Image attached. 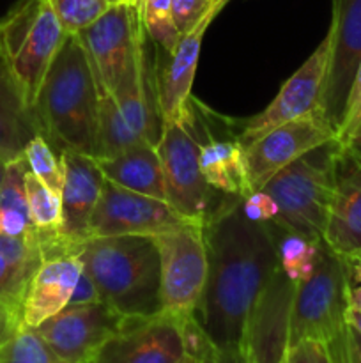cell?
Listing matches in <instances>:
<instances>
[{"label":"cell","mask_w":361,"mask_h":363,"mask_svg":"<svg viewBox=\"0 0 361 363\" xmlns=\"http://www.w3.org/2000/svg\"><path fill=\"white\" fill-rule=\"evenodd\" d=\"M207 279L195 318L218 351L243 350L258 298L278 269L271 223L255 222L227 195L204 223Z\"/></svg>","instance_id":"6da1fadb"},{"label":"cell","mask_w":361,"mask_h":363,"mask_svg":"<svg viewBox=\"0 0 361 363\" xmlns=\"http://www.w3.org/2000/svg\"><path fill=\"white\" fill-rule=\"evenodd\" d=\"M98 82L78 35H66L32 112L42 137L57 149L94 158L98 133Z\"/></svg>","instance_id":"7a4b0ae2"},{"label":"cell","mask_w":361,"mask_h":363,"mask_svg":"<svg viewBox=\"0 0 361 363\" xmlns=\"http://www.w3.org/2000/svg\"><path fill=\"white\" fill-rule=\"evenodd\" d=\"M78 257L101 300L124 318L161 314L159 252L152 238H88Z\"/></svg>","instance_id":"3957f363"},{"label":"cell","mask_w":361,"mask_h":363,"mask_svg":"<svg viewBox=\"0 0 361 363\" xmlns=\"http://www.w3.org/2000/svg\"><path fill=\"white\" fill-rule=\"evenodd\" d=\"M340 149L338 138H333L289 163L260 188L271 195L278 208L271 225L311 241L322 240Z\"/></svg>","instance_id":"277c9868"},{"label":"cell","mask_w":361,"mask_h":363,"mask_svg":"<svg viewBox=\"0 0 361 363\" xmlns=\"http://www.w3.org/2000/svg\"><path fill=\"white\" fill-rule=\"evenodd\" d=\"M66 35L50 0H20L0 20L7 73L30 108Z\"/></svg>","instance_id":"5b68a950"},{"label":"cell","mask_w":361,"mask_h":363,"mask_svg":"<svg viewBox=\"0 0 361 363\" xmlns=\"http://www.w3.org/2000/svg\"><path fill=\"white\" fill-rule=\"evenodd\" d=\"M347 308L343 261L321 241L311 275L294 286L289 346L306 339L328 347L338 344L347 330Z\"/></svg>","instance_id":"8992f818"},{"label":"cell","mask_w":361,"mask_h":363,"mask_svg":"<svg viewBox=\"0 0 361 363\" xmlns=\"http://www.w3.org/2000/svg\"><path fill=\"white\" fill-rule=\"evenodd\" d=\"M191 106L183 119L163 124L156 151L161 162L166 202L186 222L204 225L211 213V186L200 170V140L195 133Z\"/></svg>","instance_id":"52a82bcc"},{"label":"cell","mask_w":361,"mask_h":363,"mask_svg":"<svg viewBox=\"0 0 361 363\" xmlns=\"http://www.w3.org/2000/svg\"><path fill=\"white\" fill-rule=\"evenodd\" d=\"M152 240L159 252L161 314L183 321L195 315L207 279L204 225L184 223Z\"/></svg>","instance_id":"ba28073f"},{"label":"cell","mask_w":361,"mask_h":363,"mask_svg":"<svg viewBox=\"0 0 361 363\" xmlns=\"http://www.w3.org/2000/svg\"><path fill=\"white\" fill-rule=\"evenodd\" d=\"M190 223L161 199L126 190L105 179L91 218V238L158 236Z\"/></svg>","instance_id":"9c48e42d"},{"label":"cell","mask_w":361,"mask_h":363,"mask_svg":"<svg viewBox=\"0 0 361 363\" xmlns=\"http://www.w3.org/2000/svg\"><path fill=\"white\" fill-rule=\"evenodd\" d=\"M124 315L106 301L69 305L34 328L64 363H92L122 328Z\"/></svg>","instance_id":"30bf717a"},{"label":"cell","mask_w":361,"mask_h":363,"mask_svg":"<svg viewBox=\"0 0 361 363\" xmlns=\"http://www.w3.org/2000/svg\"><path fill=\"white\" fill-rule=\"evenodd\" d=\"M92 67L103 84L113 91L145 39L140 0L112 4L105 14L78 34Z\"/></svg>","instance_id":"8fae6325"},{"label":"cell","mask_w":361,"mask_h":363,"mask_svg":"<svg viewBox=\"0 0 361 363\" xmlns=\"http://www.w3.org/2000/svg\"><path fill=\"white\" fill-rule=\"evenodd\" d=\"M333 138H336V130L331 126L322 108H315L306 116L269 130L244 149L248 176L253 191L260 190L289 163L296 162L308 151Z\"/></svg>","instance_id":"7c38bea8"},{"label":"cell","mask_w":361,"mask_h":363,"mask_svg":"<svg viewBox=\"0 0 361 363\" xmlns=\"http://www.w3.org/2000/svg\"><path fill=\"white\" fill-rule=\"evenodd\" d=\"M329 46L331 39L329 34H326L314 53L282 85L276 98L260 113L246 121L243 131L236 137V140L244 149L273 128L306 116L315 108H321L322 91L328 73Z\"/></svg>","instance_id":"4fadbf2b"},{"label":"cell","mask_w":361,"mask_h":363,"mask_svg":"<svg viewBox=\"0 0 361 363\" xmlns=\"http://www.w3.org/2000/svg\"><path fill=\"white\" fill-rule=\"evenodd\" d=\"M329 62L321 108L338 131L347 96L361 64V0H333Z\"/></svg>","instance_id":"5bb4252c"},{"label":"cell","mask_w":361,"mask_h":363,"mask_svg":"<svg viewBox=\"0 0 361 363\" xmlns=\"http://www.w3.org/2000/svg\"><path fill=\"white\" fill-rule=\"evenodd\" d=\"M184 358L180 321L158 314L124 319L92 363H180Z\"/></svg>","instance_id":"9a60e30c"},{"label":"cell","mask_w":361,"mask_h":363,"mask_svg":"<svg viewBox=\"0 0 361 363\" xmlns=\"http://www.w3.org/2000/svg\"><path fill=\"white\" fill-rule=\"evenodd\" d=\"M294 286L296 284L278 266L248 323L243 350L251 363H282L285 357L289 347Z\"/></svg>","instance_id":"2e32d148"},{"label":"cell","mask_w":361,"mask_h":363,"mask_svg":"<svg viewBox=\"0 0 361 363\" xmlns=\"http://www.w3.org/2000/svg\"><path fill=\"white\" fill-rule=\"evenodd\" d=\"M60 162L64 169V183L60 190L62 220L59 236L78 254L81 245L91 238L88 227L101 195L105 176L96 158L71 149L60 151Z\"/></svg>","instance_id":"e0dca14e"},{"label":"cell","mask_w":361,"mask_h":363,"mask_svg":"<svg viewBox=\"0 0 361 363\" xmlns=\"http://www.w3.org/2000/svg\"><path fill=\"white\" fill-rule=\"evenodd\" d=\"M322 241L340 257L361 255V160L343 145Z\"/></svg>","instance_id":"ac0fdd59"},{"label":"cell","mask_w":361,"mask_h":363,"mask_svg":"<svg viewBox=\"0 0 361 363\" xmlns=\"http://www.w3.org/2000/svg\"><path fill=\"white\" fill-rule=\"evenodd\" d=\"M223 7H225V4L216 6L190 32L180 35L179 43L172 53H166L168 59L156 78L158 108L163 124L183 119L190 110L191 87H193L195 73H197L202 41H204L209 25L218 16Z\"/></svg>","instance_id":"d6986e66"},{"label":"cell","mask_w":361,"mask_h":363,"mask_svg":"<svg viewBox=\"0 0 361 363\" xmlns=\"http://www.w3.org/2000/svg\"><path fill=\"white\" fill-rule=\"evenodd\" d=\"M84 272L78 255L45 259L25 287L20 314L21 325L38 328L69 305L78 279Z\"/></svg>","instance_id":"ffe728a7"},{"label":"cell","mask_w":361,"mask_h":363,"mask_svg":"<svg viewBox=\"0 0 361 363\" xmlns=\"http://www.w3.org/2000/svg\"><path fill=\"white\" fill-rule=\"evenodd\" d=\"M144 41L138 46L126 73L113 89V96L130 126L149 144L156 145L163 123L158 108V92H152Z\"/></svg>","instance_id":"44dd1931"},{"label":"cell","mask_w":361,"mask_h":363,"mask_svg":"<svg viewBox=\"0 0 361 363\" xmlns=\"http://www.w3.org/2000/svg\"><path fill=\"white\" fill-rule=\"evenodd\" d=\"M200 170L205 183L230 197L246 199L253 194L248 176L246 151L236 138L200 142Z\"/></svg>","instance_id":"7402d4cb"},{"label":"cell","mask_w":361,"mask_h":363,"mask_svg":"<svg viewBox=\"0 0 361 363\" xmlns=\"http://www.w3.org/2000/svg\"><path fill=\"white\" fill-rule=\"evenodd\" d=\"M105 179L149 197L166 201L165 179L156 145L142 144L113 158L96 160Z\"/></svg>","instance_id":"603a6c76"},{"label":"cell","mask_w":361,"mask_h":363,"mask_svg":"<svg viewBox=\"0 0 361 363\" xmlns=\"http://www.w3.org/2000/svg\"><path fill=\"white\" fill-rule=\"evenodd\" d=\"M38 121L7 71H0V156L7 163L23 156L39 135Z\"/></svg>","instance_id":"cb8c5ba5"},{"label":"cell","mask_w":361,"mask_h":363,"mask_svg":"<svg viewBox=\"0 0 361 363\" xmlns=\"http://www.w3.org/2000/svg\"><path fill=\"white\" fill-rule=\"evenodd\" d=\"M96 82H98L99 103L94 158H113V156L122 155V152L138 147V145L149 144L130 126V123L117 105L113 92L103 84L98 74H96Z\"/></svg>","instance_id":"d4e9b609"},{"label":"cell","mask_w":361,"mask_h":363,"mask_svg":"<svg viewBox=\"0 0 361 363\" xmlns=\"http://www.w3.org/2000/svg\"><path fill=\"white\" fill-rule=\"evenodd\" d=\"M27 170L23 156L6 165V174L0 184V234L4 236L21 238L35 234L25 194Z\"/></svg>","instance_id":"484cf974"},{"label":"cell","mask_w":361,"mask_h":363,"mask_svg":"<svg viewBox=\"0 0 361 363\" xmlns=\"http://www.w3.org/2000/svg\"><path fill=\"white\" fill-rule=\"evenodd\" d=\"M276 240V254H278V266L294 284L308 279L314 272L317 262L319 245L321 241H311L299 234L287 233L271 225Z\"/></svg>","instance_id":"4316f807"},{"label":"cell","mask_w":361,"mask_h":363,"mask_svg":"<svg viewBox=\"0 0 361 363\" xmlns=\"http://www.w3.org/2000/svg\"><path fill=\"white\" fill-rule=\"evenodd\" d=\"M25 194H27L28 211L32 223L39 236L59 234L62 220V199L59 191L46 186L30 170L25 174Z\"/></svg>","instance_id":"83f0119b"},{"label":"cell","mask_w":361,"mask_h":363,"mask_svg":"<svg viewBox=\"0 0 361 363\" xmlns=\"http://www.w3.org/2000/svg\"><path fill=\"white\" fill-rule=\"evenodd\" d=\"M140 18L145 35L165 53H172L180 39L170 0H140Z\"/></svg>","instance_id":"f1b7e54d"},{"label":"cell","mask_w":361,"mask_h":363,"mask_svg":"<svg viewBox=\"0 0 361 363\" xmlns=\"http://www.w3.org/2000/svg\"><path fill=\"white\" fill-rule=\"evenodd\" d=\"M23 158L27 162L28 170L35 177H39L46 186L60 194L64 183V169L62 162H60V152L41 133L35 135L28 142V145L25 147Z\"/></svg>","instance_id":"f546056e"},{"label":"cell","mask_w":361,"mask_h":363,"mask_svg":"<svg viewBox=\"0 0 361 363\" xmlns=\"http://www.w3.org/2000/svg\"><path fill=\"white\" fill-rule=\"evenodd\" d=\"M0 363H64L34 328L21 326L0 350Z\"/></svg>","instance_id":"4dcf8cb0"},{"label":"cell","mask_w":361,"mask_h":363,"mask_svg":"<svg viewBox=\"0 0 361 363\" xmlns=\"http://www.w3.org/2000/svg\"><path fill=\"white\" fill-rule=\"evenodd\" d=\"M67 35H78L112 6L110 0H50Z\"/></svg>","instance_id":"1f68e13d"},{"label":"cell","mask_w":361,"mask_h":363,"mask_svg":"<svg viewBox=\"0 0 361 363\" xmlns=\"http://www.w3.org/2000/svg\"><path fill=\"white\" fill-rule=\"evenodd\" d=\"M34 273L27 272L21 266L14 264L2 250H0V301L13 305L20 311L23 300L25 287Z\"/></svg>","instance_id":"d6a6232c"},{"label":"cell","mask_w":361,"mask_h":363,"mask_svg":"<svg viewBox=\"0 0 361 363\" xmlns=\"http://www.w3.org/2000/svg\"><path fill=\"white\" fill-rule=\"evenodd\" d=\"M180 335H183L184 354L190 360L202 363L218 351L195 315H190V318L180 321Z\"/></svg>","instance_id":"836d02e7"},{"label":"cell","mask_w":361,"mask_h":363,"mask_svg":"<svg viewBox=\"0 0 361 363\" xmlns=\"http://www.w3.org/2000/svg\"><path fill=\"white\" fill-rule=\"evenodd\" d=\"M172 2L173 20L180 35L190 32L200 20H204L216 6L229 4V0H170Z\"/></svg>","instance_id":"e575fe53"},{"label":"cell","mask_w":361,"mask_h":363,"mask_svg":"<svg viewBox=\"0 0 361 363\" xmlns=\"http://www.w3.org/2000/svg\"><path fill=\"white\" fill-rule=\"evenodd\" d=\"M361 126V64L356 71L353 85H350L349 96H347L345 110H343L342 123H340L338 131H336V138L340 144H345L354 131Z\"/></svg>","instance_id":"d590c367"},{"label":"cell","mask_w":361,"mask_h":363,"mask_svg":"<svg viewBox=\"0 0 361 363\" xmlns=\"http://www.w3.org/2000/svg\"><path fill=\"white\" fill-rule=\"evenodd\" d=\"M282 363H333V358L324 342L306 339L287 347Z\"/></svg>","instance_id":"8d00e7d4"},{"label":"cell","mask_w":361,"mask_h":363,"mask_svg":"<svg viewBox=\"0 0 361 363\" xmlns=\"http://www.w3.org/2000/svg\"><path fill=\"white\" fill-rule=\"evenodd\" d=\"M243 211L246 213L248 218L264 223H271L278 215L276 202L273 201L271 195L262 190L253 191L246 199H243Z\"/></svg>","instance_id":"74e56055"},{"label":"cell","mask_w":361,"mask_h":363,"mask_svg":"<svg viewBox=\"0 0 361 363\" xmlns=\"http://www.w3.org/2000/svg\"><path fill=\"white\" fill-rule=\"evenodd\" d=\"M345 275V294L349 308L361 311V255L342 257Z\"/></svg>","instance_id":"f35d334b"},{"label":"cell","mask_w":361,"mask_h":363,"mask_svg":"<svg viewBox=\"0 0 361 363\" xmlns=\"http://www.w3.org/2000/svg\"><path fill=\"white\" fill-rule=\"evenodd\" d=\"M333 363H361V335L347 325L345 337L336 347L329 350Z\"/></svg>","instance_id":"ab89813d"},{"label":"cell","mask_w":361,"mask_h":363,"mask_svg":"<svg viewBox=\"0 0 361 363\" xmlns=\"http://www.w3.org/2000/svg\"><path fill=\"white\" fill-rule=\"evenodd\" d=\"M21 314L13 305L0 301V350L16 335L21 328Z\"/></svg>","instance_id":"60d3db41"},{"label":"cell","mask_w":361,"mask_h":363,"mask_svg":"<svg viewBox=\"0 0 361 363\" xmlns=\"http://www.w3.org/2000/svg\"><path fill=\"white\" fill-rule=\"evenodd\" d=\"M96 301H101V296H99V291L96 287L94 280L88 277V273L81 272L80 279H78L76 287L73 291V296H71L69 305H88V303H96ZM67 305V307H69Z\"/></svg>","instance_id":"b9f144b4"},{"label":"cell","mask_w":361,"mask_h":363,"mask_svg":"<svg viewBox=\"0 0 361 363\" xmlns=\"http://www.w3.org/2000/svg\"><path fill=\"white\" fill-rule=\"evenodd\" d=\"M202 363H251L248 358L246 351L236 350V351H216L211 358H207Z\"/></svg>","instance_id":"7bdbcfd3"},{"label":"cell","mask_w":361,"mask_h":363,"mask_svg":"<svg viewBox=\"0 0 361 363\" xmlns=\"http://www.w3.org/2000/svg\"><path fill=\"white\" fill-rule=\"evenodd\" d=\"M343 147L349 149V151L353 152V155L356 156V158L361 160V126L357 128V130L353 133V137H350L349 140H347L345 144H343Z\"/></svg>","instance_id":"ee69618b"},{"label":"cell","mask_w":361,"mask_h":363,"mask_svg":"<svg viewBox=\"0 0 361 363\" xmlns=\"http://www.w3.org/2000/svg\"><path fill=\"white\" fill-rule=\"evenodd\" d=\"M345 321L350 328L356 330V332L361 335V311H356V308H347Z\"/></svg>","instance_id":"f6af8a7d"},{"label":"cell","mask_w":361,"mask_h":363,"mask_svg":"<svg viewBox=\"0 0 361 363\" xmlns=\"http://www.w3.org/2000/svg\"><path fill=\"white\" fill-rule=\"evenodd\" d=\"M6 165H7V162L2 158V156H0V184H2L4 174H6Z\"/></svg>","instance_id":"bcb514c9"},{"label":"cell","mask_w":361,"mask_h":363,"mask_svg":"<svg viewBox=\"0 0 361 363\" xmlns=\"http://www.w3.org/2000/svg\"><path fill=\"white\" fill-rule=\"evenodd\" d=\"M0 71H7L6 59H4V52H2V43H0Z\"/></svg>","instance_id":"7dc6e473"},{"label":"cell","mask_w":361,"mask_h":363,"mask_svg":"<svg viewBox=\"0 0 361 363\" xmlns=\"http://www.w3.org/2000/svg\"><path fill=\"white\" fill-rule=\"evenodd\" d=\"M180 363H197V362L190 360V358H184V360H183V362H180Z\"/></svg>","instance_id":"c3c4849f"},{"label":"cell","mask_w":361,"mask_h":363,"mask_svg":"<svg viewBox=\"0 0 361 363\" xmlns=\"http://www.w3.org/2000/svg\"><path fill=\"white\" fill-rule=\"evenodd\" d=\"M110 2H112V4H115V2H120V0H110Z\"/></svg>","instance_id":"681fc988"},{"label":"cell","mask_w":361,"mask_h":363,"mask_svg":"<svg viewBox=\"0 0 361 363\" xmlns=\"http://www.w3.org/2000/svg\"><path fill=\"white\" fill-rule=\"evenodd\" d=\"M127 2H134V0H127Z\"/></svg>","instance_id":"f907efd6"}]
</instances>
